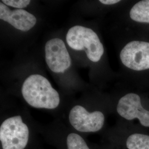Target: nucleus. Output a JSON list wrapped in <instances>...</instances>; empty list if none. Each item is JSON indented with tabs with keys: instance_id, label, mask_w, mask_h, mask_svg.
Wrapping results in <instances>:
<instances>
[{
	"instance_id": "f8f14e48",
	"label": "nucleus",
	"mask_w": 149,
	"mask_h": 149,
	"mask_svg": "<svg viewBox=\"0 0 149 149\" xmlns=\"http://www.w3.org/2000/svg\"><path fill=\"white\" fill-rule=\"evenodd\" d=\"M5 5L17 8L18 9H22L26 7L28 5L31 1L29 0H3L1 1Z\"/></svg>"
},
{
	"instance_id": "9d476101",
	"label": "nucleus",
	"mask_w": 149,
	"mask_h": 149,
	"mask_svg": "<svg viewBox=\"0 0 149 149\" xmlns=\"http://www.w3.org/2000/svg\"><path fill=\"white\" fill-rule=\"evenodd\" d=\"M128 149H149V136L141 134H134L129 136L127 140Z\"/></svg>"
},
{
	"instance_id": "0eeeda50",
	"label": "nucleus",
	"mask_w": 149,
	"mask_h": 149,
	"mask_svg": "<svg viewBox=\"0 0 149 149\" xmlns=\"http://www.w3.org/2000/svg\"><path fill=\"white\" fill-rule=\"evenodd\" d=\"M117 110L122 117L128 120L137 118L143 126L149 127V111L142 107L137 94L130 93L122 97L118 102Z\"/></svg>"
},
{
	"instance_id": "6e6552de",
	"label": "nucleus",
	"mask_w": 149,
	"mask_h": 149,
	"mask_svg": "<svg viewBox=\"0 0 149 149\" xmlns=\"http://www.w3.org/2000/svg\"><path fill=\"white\" fill-rule=\"evenodd\" d=\"M0 19L23 32L29 31L37 22L36 17L28 11L22 9L11 10L2 2L0 3Z\"/></svg>"
},
{
	"instance_id": "f257e3e1",
	"label": "nucleus",
	"mask_w": 149,
	"mask_h": 149,
	"mask_svg": "<svg viewBox=\"0 0 149 149\" xmlns=\"http://www.w3.org/2000/svg\"><path fill=\"white\" fill-rule=\"evenodd\" d=\"M22 93L25 101L34 108L55 109L60 103L58 92L40 74H32L27 77L22 86Z\"/></svg>"
},
{
	"instance_id": "423d86ee",
	"label": "nucleus",
	"mask_w": 149,
	"mask_h": 149,
	"mask_svg": "<svg viewBox=\"0 0 149 149\" xmlns=\"http://www.w3.org/2000/svg\"><path fill=\"white\" fill-rule=\"evenodd\" d=\"M45 52L47 64L54 72H64L71 66L69 54L61 39L53 38L48 40L45 44Z\"/></svg>"
},
{
	"instance_id": "39448f33",
	"label": "nucleus",
	"mask_w": 149,
	"mask_h": 149,
	"mask_svg": "<svg viewBox=\"0 0 149 149\" xmlns=\"http://www.w3.org/2000/svg\"><path fill=\"white\" fill-rule=\"evenodd\" d=\"M69 118L71 125L76 130L85 133L99 131L104 123V116L101 112L90 113L79 105L71 109Z\"/></svg>"
},
{
	"instance_id": "1a4fd4ad",
	"label": "nucleus",
	"mask_w": 149,
	"mask_h": 149,
	"mask_svg": "<svg viewBox=\"0 0 149 149\" xmlns=\"http://www.w3.org/2000/svg\"><path fill=\"white\" fill-rule=\"evenodd\" d=\"M130 17L134 21L149 23V0L137 2L130 11Z\"/></svg>"
},
{
	"instance_id": "9b49d317",
	"label": "nucleus",
	"mask_w": 149,
	"mask_h": 149,
	"mask_svg": "<svg viewBox=\"0 0 149 149\" xmlns=\"http://www.w3.org/2000/svg\"><path fill=\"white\" fill-rule=\"evenodd\" d=\"M68 149H90L85 141L79 134H70L67 137Z\"/></svg>"
},
{
	"instance_id": "7ed1b4c3",
	"label": "nucleus",
	"mask_w": 149,
	"mask_h": 149,
	"mask_svg": "<svg viewBox=\"0 0 149 149\" xmlns=\"http://www.w3.org/2000/svg\"><path fill=\"white\" fill-rule=\"evenodd\" d=\"M29 129L19 116L9 118L0 127V140L3 149H24L29 139Z\"/></svg>"
},
{
	"instance_id": "20e7f679",
	"label": "nucleus",
	"mask_w": 149,
	"mask_h": 149,
	"mask_svg": "<svg viewBox=\"0 0 149 149\" xmlns=\"http://www.w3.org/2000/svg\"><path fill=\"white\" fill-rule=\"evenodd\" d=\"M120 58L124 65L134 71L149 69V42L132 41L123 48Z\"/></svg>"
},
{
	"instance_id": "f03ea898",
	"label": "nucleus",
	"mask_w": 149,
	"mask_h": 149,
	"mask_svg": "<svg viewBox=\"0 0 149 149\" xmlns=\"http://www.w3.org/2000/svg\"><path fill=\"white\" fill-rule=\"evenodd\" d=\"M66 39L70 48L78 51L85 50L87 58L92 62L99 61L104 53L102 43L90 28L74 26L69 30Z\"/></svg>"
},
{
	"instance_id": "ddd939ff",
	"label": "nucleus",
	"mask_w": 149,
	"mask_h": 149,
	"mask_svg": "<svg viewBox=\"0 0 149 149\" xmlns=\"http://www.w3.org/2000/svg\"><path fill=\"white\" fill-rule=\"evenodd\" d=\"M120 1L119 0H100V2L106 5H114L116 3H117L119 2Z\"/></svg>"
}]
</instances>
